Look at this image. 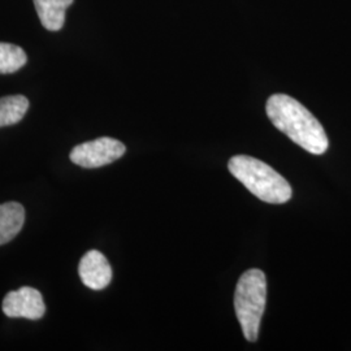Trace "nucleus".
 <instances>
[{
    "instance_id": "nucleus-1",
    "label": "nucleus",
    "mask_w": 351,
    "mask_h": 351,
    "mask_svg": "<svg viewBox=\"0 0 351 351\" xmlns=\"http://www.w3.org/2000/svg\"><path fill=\"white\" fill-rule=\"evenodd\" d=\"M265 112L271 123L294 143L314 155L328 150L329 142L320 121L303 104L285 94L269 97Z\"/></svg>"
},
{
    "instance_id": "nucleus-2",
    "label": "nucleus",
    "mask_w": 351,
    "mask_h": 351,
    "mask_svg": "<svg viewBox=\"0 0 351 351\" xmlns=\"http://www.w3.org/2000/svg\"><path fill=\"white\" fill-rule=\"evenodd\" d=\"M229 172L261 201L282 204L291 198L288 181L272 167L247 155L233 156L228 164Z\"/></svg>"
},
{
    "instance_id": "nucleus-3",
    "label": "nucleus",
    "mask_w": 351,
    "mask_h": 351,
    "mask_svg": "<svg viewBox=\"0 0 351 351\" xmlns=\"http://www.w3.org/2000/svg\"><path fill=\"white\" fill-rule=\"evenodd\" d=\"M267 301V280L263 271L249 269L239 280L234 293V310L245 339L255 342Z\"/></svg>"
},
{
    "instance_id": "nucleus-4",
    "label": "nucleus",
    "mask_w": 351,
    "mask_h": 351,
    "mask_svg": "<svg viewBox=\"0 0 351 351\" xmlns=\"http://www.w3.org/2000/svg\"><path fill=\"white\" fill-rule=\"evenodd\" d=\"M125 145L117 139L101 137L75 146L71 160L82 168H99L113 163L125 154Z\"/></svg>"
},
{
    "instance_id": "nucleus-5",
    "label": "nucleus",
    "mask_w": 351,
    "mask_h": 351,
    "mask_svg": "<svg viewBox=\"0 0 351 351\" xmlns=\"http://www.w3.org/2000/svg\"><path fill=\"white\" fill-rule=\"evenodd\" d=\"M3 313L8 317H25L30 320L42 319L46 313L43 297L37 289L24 287L10 291L3 301Z\"/></svg>"
},
{
    "instance_id": "nucleus-6",
    "label": "nucleus",
    "mask_w": 351,
    "mask_h": 351,
    "mask_svg": "<svg viewBox=\"0 0 351 351\" xmlns=\"http://www.w3.org/2000/svg\"><path fill=\"white\" fill-rule=\"evenodd\" d=\"M78 274L82 282L93 290L107 288L112 280V268L107 258L97 250L86 252L78 265Z\"/></svg>"
},
{
    "instance_id": "nucleus-7",
    "label": "nucleus",
    "mask_w": 351,
    "mask_h": 351,
    "mask_svg": "<svg viewBox=\"0 0 351 351\" xmlns=\"http://www.w3.org/2000/svg\"><path fill=\"white\" fill-rule=\"evenodd\" d=\"M25 208L17 202L0 204V246L12 241L23 229Z\"/></svg>"
},
{
    "instance_id": "nucleus-8",
    "label": "nucleus",
    "mask_w": 351,
    "mask_h": 351,
    "mask_svg": "<svg viewBox=\"0 0 351 351\" xmlns=\"http://www.w3.org/2000/svg\"><path fill=\"white\" fill-rule=\"evenodd\" d=\"M75 0H34L40 24L50 32H59L65 23V12Z\"/></svg>"
},
{
    "instance_id": "nucleus-9",
    "label": "nucleus",
    "mask_w": 351,
    "mask_h": 351,
    "mask_svg": "<svg viewBox=\"0 0 351 351\" xmlns=\"http://www.w3.org/2000/svg\"><path fill=\"white\" fill-rule=\"evenodd\" d=\"M29 108V101L24 95H10L0 98V128L20 123Z\"/></svg>"
},
{
    "instance_id": "nucleus-10",
    "label": "nucleus",
    "mask_w": 351,
    "mask_h": 351,
    "mask_svg": "<svg viewBox=\"0 0 351 351\" xmlns=\"http://www.w3.org/2000/svg\"><path fill=\"white\" fill-rule=\"evenodd\" d=\"M27 62L25 51L21 47L0 42V75H10L21 69Z\"/></svg>"
}]
</instances>
